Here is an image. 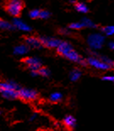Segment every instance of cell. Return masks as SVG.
Segmentation results:
<instances>
[{"mask_svg": "<svg viewBox=\"0 0 114 131\" xmlns=\"http://www.w3.org/2000/svg\"><path fill=\"white\" fill-rule=\"evenodd\" d=\"M30 17L32 19H37L40 17V11L37 9H34L31 10L30 12Z\"/></svg>", "mask_w": 114, "mask_h": 131, "instance_id": "7402d4cb", "label": "cell"}, {"mask_svg": "<svg viewBox=\"0 0 114 131\" xmlns=\"http://www.w3.org/2000/svg\"><path fill=\"white\" fill-rule=\"evenodd\" d=\"M26 42L29 47H34V48H39L41 46V43L40 41V38H37L35 37H26Z\"/></svg>", "mask_w": 114, "mask_h": 131, "instance_id": "9c48e42d", "label": "cell"}, {"mask_svg": "<svg viewBox=\"0 0 114 131\" xmlns=\"http://www.w3.org/2000/svg\"><path fill=\"white\" fill-rule=\"evenodd\" d=\"M63 98V95L60 92H53L51 94L49 99L52 102H60Z\"/></svg>", "mask_w": 114, "mask_h": 131, "instance_id": "ac0fdd59", "label": "cell"}, {"mask_svg": "<svg viewBox=\"0 0 114 131\" xmlns=\"http://www.w3.org/2000/svg\"><path fill=\"white\" fill-rule=\"evenodd\" d=\"M86 61H87V63L89 65H90L95 69H100V70H109V69H112V67L107 64V63H105L103 61L101 60L97 57L90 56L88 58V59Z\"/></svg>", "mask_w": 114, "mask_h": 131, "instance_id": "3957f363", "label": "cell"}, {"mask_svg": "<svg viewBox=\"0 0 114 131\" xmlns=\"http://www.w3.org/2000/svg\"><path fill=\"white\" fill-rule=\"evenodd\" d=\"M59 32L61 33V34L63 35H70V31H69V30H68L67 28H62L59 30Z\"/></svg>", "mask_w": 114, "mask_h": 131, "instance_id": "d4e9b609", "label": "cell"}, {"mask_svg": "<svg viewBox=\"0 0 114 131\" xmlns=\"http://www.w3.org/2000/svg\"><path fill=\"white\" fill-rule=\"evenodd\" d=\"M81 74H82V73H81V71H80L79 69H74L70 72L69 78H70V80H72V81H77V80H79L80 77H81Z\"/></svg>", "mask_w": 114, "mask_h": 131, "instance_id": "5bb4252c", "label": "cell"}, {"mask_svg": "<svg viewBox=\"0 0 114 131\" xmlns=\"http://www.w3.org/2000/svg\"><path fill=\"white\" fill-rule=\"evenodd\" d=\"M87 43L92 51L101 49L105 43V37L102 33H91L87 37Z\"/></svg>", "mask_w": 114, "mask_h": 131, "instance_id": "7a4b0ae2", "label": "cell"}, {"mask_svg": "<svg viewBox=\"0 0 114 131\" xmlns=\"http://www.w3.org/2000/svg\"><path fill=\"white\" fill-rule=\"evenodd\" d=\"M50 17V13L47 10H40V18L41 19H48Z\"/></svg>", "mask_w": 114, "mask_h": 131, "instance_id": "603a6c76", "label": "cell"}, {"mask_svg": "<svg viewBox=\"0 0 114 131\" xmlns=\"http://www.w3.org/2000/svg\"><path fill=\"white\" fill-rule=\"evenodd\" d=\"M36 117H37V114H34V115H32L31 117H30V121H32V120H34V119L36 118Z\"/></svg>", "mask_w": 114, "mask_h": 131, "instance_id": "4316f807", "label": "cell"}, {"mask_svg": "<svg viewBox=\"0 0 114 131\" xmlns=\"http://www.w3.org/2000/svg\"><path fill=\"white\" fill-rule=\"evenodd\" d=\"M74 8H75V9L78 11V12L82 13V14L88 13V11H89L88 6L85 4V3H82V2L75 3V4H74Z\"/></svg>", "mask_w": 114, "mask_h": 131, "instance_id": "7c38bea8", "label": "cell"}, {"mask_svg": "<svg viewBox=\"0 0 114 131\" xmlns=\"http://www.w3.org/2000/svg\"><path fill=\"white\" fill-rule=\"evenodd\" d=\"M81 23L84 26V28H95L96 25L89 18H83L81 19Z\"/></svg>", "mask_w": 114, "mask_h": 131, "instance_id": "2e32d148", "label": "cell"}, {"mask_svg": "<svg viewBox=\"0 0 114 131\" xmlns=\"http://www.w3.org/2000/svg\"><path fill=\"white\" fill-rule=\"evenodd\" d=\"M72 49H73V47H72V46L69 42H67V41H62L57 48V52L61 56L65 57Z\"/></svg>", "mask_w": 114, "mask_h": 131, "instance_id": "ba28073f", "label": "cell"}, {"mask_svg": "<svg viewBox=\"0 0 114 131\" xmlns=\"http://www.w3.org/2000/svg\"><path fill=\"white\" fill-rule=\"evenodd\" d=\"M40 41L41 45L48 47V48H58V46L60 45V43L62 42V41L58 40L57 38H52V37H41Z\"/></svg>", "mask_w": 114, "mask_h": 131, "instance_id": "8992f818", "label": "cell"}, {"mask_svg": "<svg viewBox=\"0 0 114 131\" xmlns=\"http://www.w3.org/2000/svg\"><path fill=\"white\" fill-rule=\"evenodd\" d=\"M2 6L10 15L18 17L25 8V3L22 0H5L2 4Z\"/></svg>", "mask_w": 114, "mask_h": 131, "instance_id": "6da1fadb", "label": "cell"}, {"mask_svg": "<svg viewBox=\"0 0 114 131\" xmlns=\"http://www.w3.org/2000/svg\"><path fill=\"white\" fill-rule=\"evenodd\" d=\"M22 62L28 67L31 71H38L41 68V61L36 58H32V57L26 58L22 60Z\"/></svg>", "mask_w": 114, "mask_h": 131, "instance_id": "5b68a950", "label": "cell"}, {"mask_svg": "<svg viewBox=\"0 0 114 131\" xmlns=\"http://www.w3.org/2000/svg\"><path fill=\"white\" fill-rule=\"evenodd\" d=\"M41 131H50V130H41Z\"/></svg>", "mask_w": 114, "mask_h": 131, "instance_id": "f1b7e54d", "label": "cell"}, {"mask_svg": "<svg viewBox=\"0 0 114 131\" xmlns=\"http://www.w3.org/2000/svg\"><path fill=\"white\" fill-rule=\"evenodd\" d=\"M63 124L69 129H74L76 126V119L73 116L68 115L63 119Z\"/></svg>", "mask_w": 114, "mask_h": 131, "instance_id": "30bf717a", "label": "cell"}, {"mask_svg": "<svg viewBox=\"0 0 114 131\" xmlns=\"http://www.w3.org/2000/svg\"><path fill=\"white\" fill-rule=\"evenodd\" d=\"M102 80H106V81L112 82L114 84V75H105V76L102 77Z\"/></svg>", "mask_w": 114, "mask_h": 131, "instance_id": "cb8c5ba5", "label": "cell"}, {"mask_svg": "<svg viewBox=\"0 0 114 131\" xmlns=\"http://www.w3.org/2000/svg\"><path fill=\"white\" fill-rule=\"evenodd\" d=\"M14 26L19 28V30H25V31H30V27L27 26L26 24H25L21 20H19V19H15V20H14Z\"/></svg>", "mask_w": 114, "mask_h": 131, "instance_id": "4fadbf2b", "label": "cell"}, {"mask_svg": "<svg viewBox=\"0 0 114 131\" xmlns=\"http://www.w3.org/2000/svg\"><path fill=\"white\" fill-rule=\"evenodd\" d=\"M38 74L41 75V76L47 77V76H49L50 75V71L48 69L45 68V67H41V68L38 70Z\"/></svg>", "mask_w": 114, "mask_h": 131, "instance_id": "44dd1931", "label": "cell"}, {"mask_svg": "<svg viewBox=\"0 0 114 131\" xmlns=\"http://www.w3.org/2000/svg\"><path fill=\"white\" fill-rule=\"evenodd\" d=\"M0 94L7 99H15L19 97V90L9 88H0Z\"/></svg>", "mask_w": 114, "mask_h": 131, "instance_id": "52a82bcc", "label": "cell"}, {"mask_svg": "<svg viewBox=\"0 0 114 131\" xmlns=\"http://www.w3.org/2000/svg\"><path fill=\"white\" fill-rule=\"evenodd\" d=\"M109 47H110V49H112V50H114V41H110L109 42Z\"/></svg>", "mask_w": 114, "mask_h": 131, "instance_id": "484cf974", "label": "cell"}, {"mask_svg": "<svg viewBox=\"0 0 114 131\" xmlns=\"http://www.w3.org/2000/svg\"><path fill=\"white\" fill-rule=\"evenodd\" d=\"M91 54H92V56H94V57L99 58L100 59L103 61V62H104L105 63H107V64H108L109 66H111L112 69L114 68V61L111 59L110 58H108V57H107V56H103V55H99L98 53H97V52H94V51L91 52Z\"/></svg>", "mask_w": 114, "mask_h": 131, "instance_id": "8fae6325", "label": "cell"}, {"mask_svg": "<svg viewBox=\"0 0 114 131\" xmlns=\"http://www.w3.org/2000/svg\"><path fill=\"white\" fill-rule=\"evenodd\" d=\"M29 51V47L27 45H19V46H17L14 50V52H15V54L17 55H22V54H25L27 52Z\"/></svg>", "mask_w": 114, "mask_h": 131, "instance_id": "9a60e30c", "label": "cell"}, {"mask_svg": "<svg viewBox=\"0 0 114 131\" xmlns=\"http://www.w3.org/2000/svg\"><path fill=\"white\" fill-rule=\"evenodd\" d=\"M76 1H78V0H71V2H76Z\"/></svg>", "mask_w": 114, "mask_h": 131, "instance_id": "83f0119b", "label": "cell"}, {"mask_svg": "<svg viewBox=\"0 0 114 131\" xmlns=\"http://www.w3.org/2000/svg\"><path fill=\"white\" fill-rule=\"evenodd\" d=\"M38 94L36 91L31 90V89H26L22 88L19 90V97L24 101L31 102L35 101L37 98Z\"/></svg>", "mask_w": 114, "mask_h": 131, "instance_id": "277c9868", "label": "cell"}, {"mask_svg": "<svg viewBox=\"0 0 114 131\" xmlns=\"http://www.w3.org/2000/svg\"><path fill=\"white\" fill-rule=\"evenodd\" d=\"M0 29H4V30H13L14 26L9 22L4 20V19H0Z\"/></svg>", "mask_w": 114, "mask_h": 131, "instance_id": "d6986e66", "label": "cell"}, {"mask_svg": "<svg viewBox=\"0 0 114 131\" xmlns=\"http://www.w3.org/2000/svg\"><path fill=\"white\" fill-rule=\"evenodd\" d=\"M69 29H73V30H81L84 28V26L81 23V21L79 22H74V23H71L69 26Z\"/></svg>", "mask_w": 114, "mask_h": 131, "instance_id": "ffe728a7", "label": "cell"}, {"mask_svg": "<svg viewBox=\"0 0 114 131\" xmlns=\"http://www.w3.org/2000/svg\"><path fill=\"white\" fill-rule=\"evenodd\" d=\"M101 32L107 37L114 35V26H107L101 28Z\"/></svg>", "mask_w": 114, "mask_h": 131, "instance_id": "e0dca14e", "label": "cell"}, {"mask_svg": "<svg viewBox=\"0 0 114 131\" xmlns=\"http://www.w3.org/2000/svg\"><path fill=\"white\" fill-rule=\"evenodd\" d=\"M0 115H1V111H0Z\"/></svg>", "mask_w": 114, "mask_h": 131, "instance_id": "f546056e", "label": "cell"}]
</instances>
